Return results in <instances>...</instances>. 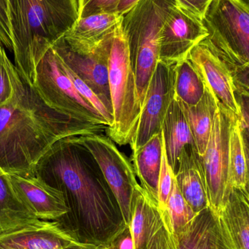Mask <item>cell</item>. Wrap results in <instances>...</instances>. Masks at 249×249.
Instances as JSON below:
<instances>
[{
	"instance_id": "836d02e7",
	"label": "cell",
	"mask_w": 249,
	"mask_h": 249,
	"mask_svg": "<svg viewBox=\"0 0 249 249\" xmlns=\"http://www.w3.org/2000/svg\"><path fill=\"white\" fill-rule=\"evenodd\" d=\"M237 97L242 112L243 127L249 133V92L237 91Z\"/></svg>"
},
{
	"instance_id": "3957f363",
	"label": "cell",
	"mask_w": 249,
	"mask_h": 249,
	"mask_svg": "<svg viewBox=\"0 0 249 249\" xmlns=\"http://www.w3.org/2000/svg\"><path fill=\"white\" fill-rule=\"evenodd\" d=\"M15 66L29 84L45 51L79 18L77 0H7Z\"/></svg>"
},
{
	"instance_id": "44dd1931",
	"label": "cell",
	"mask_w": 249,
	"mask_h": 249,
	"mask_svg": "<svg viewBox=\"0 0 249 249\" xmlns=\"http://www.w3.org/2000/svg\"><path fill=\"white\" fill-rule=\"evenodd\" d=\"M168 162L175 174L181 152L187 146L196 147L194 137L178 101L174 97L162 125Z\"/></svg>"
},
{
	"instance_id": "8992f818",
	"label": "cell",
	"mask_w": 249,
	"mask_h": 249,
	"mask_svg": "<svg viewBox=\"0 0 249 249\" xmlns=\"http://www.w3.org/2000/svg\"><path fill=\"white\" fill-rule=\"evenodd\" d=\"M109 86L113 123L107 133L115 143L128 144L136 131L142 106L121 23L115 31L109 55Z\"/></svg>"
},
{
	"instance_id": "5bb4252c",
	"label": "cell",
	"mask_w": 249,
	"mask_h": 249,
	"mask_svg": "<svg viewBox=\"0 0 249 249\" xmlns=\"http://www.w3.org/2000/svg\"><path fill=\"white\" fill-rule=\"evenodd\" d=\"M7 174L19 200L37 219L58 221L62 224L70 213L62 192L51 187L36 176L22 177Z\"/></svg>"
},
{
	"instance_id": "2e32d148",
	"label": "cell",
	"mask_w": 249,
	"mask_h": 249,
	"mask_svg": "<svg viewBox=\"0 0 249 249\" xmlns=\"http://www.w3.org/2000/svg\"><path fill=\"white\" fill-rule=\"evenodd\" d=\"M80 242L58 221H41L0 235V249H66Z\"/></svg>"
},
{
	"instance_id": "484cf974",
	"label": "cell",
	"mask_w": 249,
	"mask_h": 249,
	"mask_svg": "<svg viewBox=\"0 0 249 249\" xmlns=\"http://www.w3.org/2000/svg\"><path fill=\"white\" fill-rule=\"evenodd\" d=\"M241 119L235 115L230 137V169L232 189L247 190L249 188L248 162L244 146Z\"/></svg>"
},
{
	"instance_id": "d590c367",
	"label": "cell",
	"mask_w": 249,
	"mask_h": 249,
	"mask_svg": "<svg viewBox=\"0 0 249 249\" xmlns=\"http://www.w3.org/2000/svg\"><path fill=\"white\" fill-rule=\"evenodd\" d=\"M66 249H109L107 245L103 244H86V243H72Z\"/></svg>"
},
{
	"instance_id": "ffe728a7",
	"label": "cell",
	"mask_w": 249,
	"mask_h": 249,
	"mask_svg": "<svg viewBox=\"0 0 249 249\" xmlns=\"http://www.w3.org/2000/svg\"><path fill=\"white\" fill-rule=\"evenodd\" d=\"M174 236L177 249H227L216 216L209 208L199 212L183 231Z\"/></svg>"
},
{
	"instance_id": "74e56055",
	"label": "cell",
	"mask_w": 249,
	"mask_h": 249,
	"mask_svg": "<svg viewBox=\"0 0 249 249\" xmlns=\"http://www.w3.org/2000/svg\"><path fill=\"white\" fill-rule=\"evenodd\" d=\"M247 68L249 69V65L248 66V67H247Z\"/></svg>"
},
{
	"instance_id": "e575fe53",
	"label": "cell",
	"mask_w": 249,
	"mask_h": 249,
	"mask_svg": "<svg viewBox=\"0 0 249 249\" xmlns=\"http://www.w3.org/2000/svg\"><path fill=\"white\" fill-rule=\"evenodd\" d=\"M140 0H121L117 8L116 13L123 16L131 10Z\"/></svg>"
},
{
	"instance_id": "ba28073f",
	"label": "cell",
	"mask_w": 249,
	"mask_h": 249,
	"mask_svg": "<svg viewBox=\"0 0 249 249\" xmlns=\"http://www.w3.org/2000/svg\"><path fill=\"white\" fill-rule=\"evenodd\" d=\"M235 116V114L219 104L207 148L204 155L200 156L209 207L215 216L226 206L232 190L230 169V137Z\"/></svg>"
},
{
	"instance_id": "83f0119b",
	"label": "cell",
	"mask_w": 249,
	"mask_h": 249,
	"mask_svg": "<svg viewBox=\"0 0 249 249\" xmlns=\"http://www.w3.org/2000/svg\"><path fill=\"white\" fill-rule=\"evenodd\" d=\"M174 173L168 162L163 143L162 151V165H161L160 174L158 182V204L160 212L165 209L168 197L172 190L174 184Z\"/></svg>"
},
{
	"instance_id": "4316f807",
	"label": "cell",
	"mask_w": 249,
	"mask_h": 249,
	"mask_svg": "<svg viewBox=\"0 0 249 249\" xmlns=\"http://www.w3.org/2000/svg\"><path fill=\"white\" fill-rule=\"evenodd\" d=\"M161 213L170 232L173 235H177L183 231L197 214L195 213L183 197L177 185L175 177L165 210Z\"/></svg>"
},
{
	"instance_id": "d6986e66",
	"label": "cell",
	"mask_w": 249,
	"mask_h": 249,
	"mask_svg": "<svg viewBox=\"0 0 249 249\" xmlns=\"http://www.w3.org/2000/svg\"><path fill=\"white\" fill-rule=\"evenodd\" d=\"M122 18L115 13H99L78 18L63 37L75 51H90L116 31Z\"/></svg>"
},
{
	"instance_id": "ac0fdd59",
	"label": "cell",
	"mask_w": 249,
	"mask_h": 249,
	"mask_svg": "<svg viewBox=\"0 0 249 249\" xmlns=\"http://www.w3.org/2000/svg\"><path fill=\"white\" fill-rule=\"evenodd\" d=\"M174 176L180 192L195 213L209 208L204 173L196 147L184 148Z\"/></svg>"
},
{
	"instance_id": "d6a6232c",
	"label": "cell",
	"mask_w": 249,
	"mask_h": 249,
	"mask_svg": "<svg viewBox=\"0 0 249 249\" xmlns=\"http://www.w3.org/2000/svg\"><path fill=\"white\" fill-rule=\"evenodd\" d=\"M107 247L109 249H134L130 225L125 224L124 229L111 241Z\"/></svg>"
},
{
	"instance_id": "30bf717a",
	"label": "cell",
	"mask_w": 249,
	"mask_h": 249,
	"mask_svg": "<svg viewBox=\"0 0 249 249\" xmlns=\"http://www.w3.org/2000/svg\"><path fill=\"white\" fill-rule=\"evenodd\" d=\"M115 32L108 35L99 45L89 51L72 49L64 38L58 39L52 48L58 56L96 93L112 114L109 86V60Z\"/></svg>"
},
{
	"instance_id": "f546056e",
	"label": "cell",
	"mask_w": 249,
	"mask_h": 249,
	"mask_svg": "<svg viewBox=\"0 0 249 249\" xmlns=\"http://www.w3.org/2000/svg\"><path fill=\"white\" fill-rule=\"evenodd\" d=\"M7 58L4 48L0 55V107L7 103L13 96V86L7 67Z\"/></svg>"
},
{
	"instance_id": "603a6c76",
	"label": "cell",
	"mask_w": 249,
	"mask_h": 249,
	"mask_svg": "<svg viewBox=\"0 0 249 249\" xmlns=\"http://www.w3.org/2000/svg\"><path fill=\"white\" fill-rule=\"evenodd\" d=\"M178 102L191 129L198 155L203 156L212 133L219 101L206 85L204 94L197 105L188 106L180 101Z\"/></svg>"
},
{
	"instance_id": "5b68a950",
	"label": "cell",
	"mask_w": 249,
	"mask_h": 249,
	"mask_svg": "<svg viewBox=\"0 0 249 249\" xmlns=\"http://www.w3.org/2000/svg\"><path fill=\"white\" fill-rule=\"evenodd\" d=\"M208 45L234 76L249 65V1L213 0L203 20Z\"/></svg>"
},
{
	"instance_id": "d4e9b609",
	"label": "cell",
	"mask_w": 249,
	"mask_h": 249,
	"mask_svg": "<svg viewBox=\"0 0 249 249\" xmlns=\"http://www.w3.org/2000/svg\"><path fill=\"white\" fill-rule=\"evenodd\" d=\"M174 96L188 106H194L204 94L206 84L198 70L188 58L174 65Z\"/></svg>"
},
{
	"instance_id": "7c38bea8",
	"label": "cell",
	"mask_w": 249,
	"mask_h": 249,
	"mask_svg": "<svg viewBox=\"0 0 249 249\" xmlns=\"http://www.w3.org/2000/svg\"><path fill=\"white\" fill-rule=\"evenodd\" d=\"M130 228L134 249H177L158 203L140 184L132 197Z\"/></svg>"
},
{
	"instance_id": "f35d334b",
	"label": "cell",
	"mask_w": 249,
	"mask_h": 249,
	"mask_svg": "<svg viewBox=\"0 0 249 249\" xmlns=\"http://www.w3.org/2000/svg\"><path fill=\"white\" fill-rule=\"evenodd\" d=\"M247 1H249V0H247Z\"/></svg>"
},
{
	"instance_id": "277c9868",
	"label": "cell",
	"mask_w": 249,
	"mask_h": 249,
	"mask_svg": "<svg viewBox=\"0 0 249 249\" xmlns=\"http://www.w3.org/2000/svg\"><path fill=\"white\" fill-rule=\"evenodd\" d=\"M177 6L176 0H140L123 16L121 27L128 45L141 106L159 62L161 31Z\"/></svg>"
},
{
	"instance_id": "8d00e7d4",
	"label": "cell",
	"mask_w": 249,
	"mask_h": 249,
	"mask_svg": "<svg viewBox=\"0 0 249 249\" xmlns=\"http://www.w3.org/2000/svg\"><path fill=\"white\" fill-rule=\"evenodd\" d=\"M4 45H3L2 42H1V41L0 40V55H1V51H2V50L4 49Z\"/></svg>"
},
{
	"instance_id": "8fae6325",
	"label": "cell",
	"mask_w": 249,
	"mask_h": 249,
	"mask_svg": "<svg viewBox=\"0 0 249 249\" xmlns=\"http://www.w3.org/2000/svg\"><path fill=\"white\" fill-rule=\"evenodd\" d=\"M174 65L160 61L157 65L130 143L133 152L140 149L162 130L164 118L174 97Z\"/></svg>"
},
{
	"instance_id": "4dcf8cb0",
	"label": "cell",
	"mask_w": 249,
	"mask_h": 249,
	"mask_svg": "<svg viewBox=\"0 0 249 249\" xmlns=\"http://www.w3.org/2000/svg\"><path fill=\"white\" fill-rule=\"evenodd\" d=\"M0 40L4 47L13 52V43L9 20L7 0H0Z\"/></svg>"
},
{
	"instance_id": "9c48e42d",
	"label": "cell",
	"mask_w": 249,
	"mask_h": 249,
	"mask_svg": "<svg viewBox=\"0 0 249 249\" xmlns=\"http://www.w3.org/2000/svg\"><path fill=\"white\" fill-rule=\"evenodd\" d=\"M77 139L94 157L118 202L124 222L130 225L132 197L139 184L130 160L109 136L101 133H90Z\"/></svg>"
},
{
	"instance_id": "1f68e13d",
	"label": "cell",
	"mask_w": 249,
	"mask_h": 249,
	"mask_svg": "<svg viewBox=\"0 0 249 249\" xmlns=\"http://www.w3.org/2000/svg\"><path fill=\"white\" fill-rule=\"evenodd\" d=\"M213 0H176L178 7L203 21L209 6Z\"/></svg>"
},
{
	"instance_id": "52a82bcc",
	"label": "cell",
	"mask_w": 249,
	"mask_h": 249,
	"mask_svg": "<svg viewBox=\"0 0 249 249\" xmlns=\"http://www.w3.org/2000/svg\"><path fill=\"white\" fill-rule=\"evenodd\" d=\"M32 86L53 109L82 122L109 127L102 115L77 91L52 47L36 63Z\"/></svg>"
},
{
	"instance_id": "f1b7e54d",
	"label": "cell",
	"mask_w": 249,
	"mask_h": 249,
	"mask_svg": "<svg viewBox=\"0 0 249 249\" xmlns=\"http://www.w3.org/2000/svg\"><path fill=\"white\" fill-rule=\"evenodd\" d=\"M121 0H77L79 18L99 14L116 13Z\"/></svg>"
},
{
	"instance_id": "7a4b0ae2",
	"label": "cell",
	"mask_w": 249,
	"mask_h": 249,
	"mask_svg": "<svg viewBox=\"0 0 249 249\" xmlns=\"http://www.w3.org/2000/svg\"><path fill=\"white\" fill-rule=\"evenodd\" d=\"M7 67L13 96L0 107V168L6 174L35 176L38 162L58 141L107 128L51 107L9 58Z\"/></svg>"
},
{
	"instance_id": "9a60e30c",
	"label": "cell",
	"mask_w": 249,
	"mask_h": 249,
	"mask_svg": "<svg viewBox=\"0 0 249 249\" xmlns=\"http://www.w3.org/2000/svg\"><path fill=\"white\" fill-rule=\"evenodd\" d=\"M187 58L198 70L219 104L242 119L233 74L227 64L203 42L193 48Z\"/></svg>"
},
{
	"instance_id": "7402d4cb",
	"label": "cell",
	"mask_w": 249,
	"mask_h": 249,
	"mask_svg": "<svg viewBox=\"0 0 249 249\" xmlns=\"http://www.w3.org/2000/svg\"><path fill=\"white\" fill-rule=\"evenodd\" d=\"M162 151L163 137L161 130L140 149L133 152L132 155L133 168L140 185L157 203Z\"/></svg>"
},
{
	"instance_id": "4fadbf2b",
	"label": "cell",
	"mask_w": 249,
	"mask_h": 249,
	"mask_svg": "<svg viewBox=\"0 0 249 249\" xmlns=\"http://www.w3.org/2000/svg\"><path fill=\"white\" fill-rule=\"evenodd\" d=\"M207 36L203 21L177 6L161 31L159 61L177 64L187 58L193 48Z\"/></svg>"
},
{
	"instance_id": "e0dca14e",
	"label": "cell",
	"mask_w": 249,
	"mask_h": 249,
	"mask_svg": "<svg viewBox=\"0 0 249 249\" xmlns=\"http://www.w3.org/2000/svg\"><path fill=\"white\" fill-rule=\"evenodd\" d=\"M216 217L227 249H249V188L232 189L226 206Z\"/></svg>"
},
{
	"instance_id": "cb8c5ba5",
	"label": "cell",
	"mask_w": 249,
	"mask_h": 249,
	"mask_svg": "<svg viewBox=\"0 0 249 249\" xmlns=\"http://www.w3.org/2000/svg\"><path fill=\"white\" fill-rule=\"evenodd\" d=\"M41 221L19 200L7 174L0 168V235Z\"/></svg>"
},
{
	"instance_id": "6da1fadb",
	"label": "cell",
	"mask_w": 249,
	"mask_h": 249,
	"mask_svg": "<svg viewBox=\"0 0 249 249\" xmlns=\"http://www.w3.org/2000/svg\"><path fill=\"white\" fill-rule=\"evenodd\" d=\"M78 136L57 142L39 160L35 176L62 192L80 242L108 245L125 226L99 164ZM63 223V222H62Z\"/></svg>"
}]
</instances>
